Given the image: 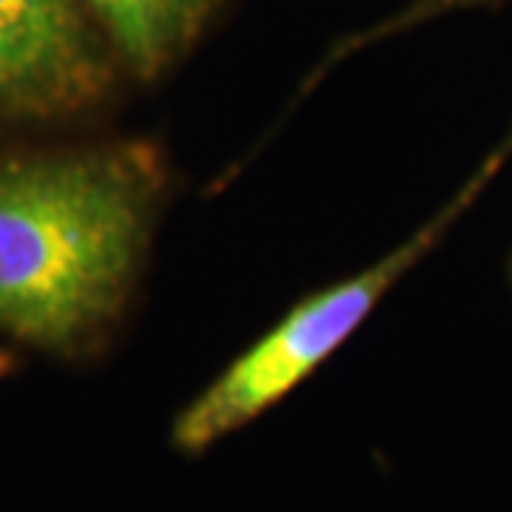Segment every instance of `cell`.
I'll list each match as a JSON object with an SVG mask.
<instances>
[{"instance_id": "8992f818", "label": "cell", "mask_w": 512, "mask_h": 512, "mask_svg": "<svg viewBox=\"0 0 512 512\" xmlns=\"http://www.w3.org/2000/svg\"><path fill=\"white\" fill-rule=\"evenodd\" d=\"M12 370H15V356L9 350H0V382L12 376Z\"/></svg>"}, {"instance_id": "5b68a950", "label": "cell", "mask_w": 512, "mask_h": 512, "mask_svg": "<svg viewBox=\"0 0 512 512\" xmlns=\"http://www.w3.org/2000/svg\"><path fill=\"white\" fill-rule=\"evenodd\" d=\"M493 3H504V0H416L413 6H407L404 12H399L396 18H390L382 26L370 29L365 35L350 37V49H362L367 43L379 40L384 35H393V32H404V29H413L424 20L439 18L444 12H458V9H476V6H493Z\"/></svg>"}, {"instance_id": "7a4b0ae2", "label": "cell", "mask_w": 512, "mask_h": 512, "mask_svg": "<svg viewBox=\"0 0 512 512\" xmlns=\"http://www.w3.org/2000/svg\"><path fill=\"white\" fill-rule=\"evenodd\" d=\"M510 157L512 128L473 171V177L458 188L456 197L416 234L362 274L302 299L251 348L242 350L214 382L205 384L171 421V447L185 458H200L285 402L365 325L384 293L447 237V231L476 205Z\"/></svg>"}, {"instance_id": "6da1fadb", "label": "cell", "mask_w": 512, "mask_h": 512, "mask_svg": "<svg viewBox=\"0 0 512 512\" xmlns=\"http://www.w3.org/2000/svg\"><path fill=\"white\" fill-rule=\"evenodd\" d=\"M160 191L163 165L140 143L0 157V333L63 359L100 348Z\"/></svg>"}, {"instance_id": "277c9868", "label": "cell", "mask_w": 512, "mask_h": 512, "mask_svg": "<svg viewBox=\"0 0 512 512\" xmlns=\"http://www.w3.org/2000/svg\"><path fill=\"white\" fill-rule=\"evenodd\" d=\"M222 0H86L111 49L140 80H157L200 40Z\"/></svg>"}, {"instance_id": "52a82bcc", "label": "cell", "mask_w": 512, "mask_h": 512, "mask_svg": "<svg viewBox=\"0 0 512 512\" xmlns=\"http://www.w3.org/2000/svg\"><path fill=\"white\" fill-rule=\"evenodd\" d=\"M510 282H512V259H510Z\"/></svg>"}, {"instance_id": "3957f363", "label": "cell", "mask_w": 512, "mask_h": 512, "mask_svg": "<svg viewBox=\"0 0 512 512\" xmlns=\"http://www.w3.org/2000/svg\"><path fill=\"white\" fill-rule=\"evenodd\" d=\"M109 74L86 0H0V120L86 109Z\"/></svg>"}]
</instances>
